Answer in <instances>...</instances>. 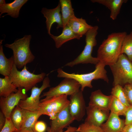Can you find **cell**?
I'll return each instance as SVG.
<instances>
[{
  "instance_id": "obj_1",
  "label": "cell",
  "mask_w": 132,
  "mask_h": 132,
  "mask_svg": "<svg viewBox=\"0 0 132 132\" xmlns=\"http://www.w3.org/2000/svg\"><path fill=\"white\" fill-rule=\"evenodd\" d=\"M127 34L124 32L109 34L98 50L97 57L99 61L105 65L110 66L115 63L121 54L123 42Z\"/></svg>"
},
{
  "instance_id": "obj_2",
  "label": "cell",
  "mask_w": 132,
  "mask_h": 132,
  "mask_svg": "<svg viewBox=\"0 0 132 132\" xmlns=\"http://www.w3.org/2000/svg\"><path fill=\"white\" fill-rule=\"evenodd\" d=\"M31 38V35H26L11 44L5 45V47L12 50L14 63L17 68H23L27 64L33 62L35 58L30 48Z\"/></svg>"
},
{
  "instance_id": "obj_3",
  "label": "cell",
  "mask_w": 132,
  "mask_h": 132,
  "mask_svg": "<svg viewBox=\"0 0 132 132\" xmlns=\"http://www.w3.org/2000/svg\"><path fill=\"white\" fill-rule=\"evenodd\" d=\"M105 65L99 61L95 66V69L93 72L84 74L69 73L64 71L61 68L57 70V77H59L68 78L76 80L81 86L80 89L82 92L85 88L92 87V81L94 80L101 79L108 83L109 80L107 75V71L105 68Z\"/></svg>"
},
{
  "instance_id": "obj_4",
  "label": "cell",
  "mask_w": 132,
  "mask_h": 132,
  "mask_svg": "<svg viewBox=\"0 0 132 132\" xmlns=\"http://www.w3.org/2000/svg\"><path fill=\"white\" fill-rule=\"evenodd\" d=\"M45 75L44 73L38 74L31 73L27 70L26 66L21 71H19L14 64L9 77L11 82L17 88H23L27 92L43 81Z\"/></svg>"
},
{
  "instance_id": "obj_5",
  "label": "cell",
  "mask_w": 132,
  "mask_h": 132,
  "mask_svg": "<svg viewBox=\"0 0 132 132\" xmlns=\"http://www.w3.org/2000/svg\"><path fill=\"white\" fill-rule=\"evenodd\" d=\"M109 66L113 77L114 86L132 84V62L124 54H121L117 62Z\"/></svg>"
},
{
  "instance_id": "obj_6",
  "label": "cell",
  "mask_w": 132,
  "mask_h": 132,
  "mask_svg": "<svg viewBox=\"0 0 132 132\" xmlns=\"http://www.w3.org/2000/svg\"><path fill=\"white\" fill-rule=\"evenodd\" d=\"M98 29V26H95L87 32L85 34L86 45L83 50L76 59L67 63L65 66L72 67L80 64L90 63L96 65L99 61L97 57H93L91 55L93 48L97 44L96 37Z\"/></svg>"
},
{
  "instance_id": "obj_7",
  "label": "cell",
  "mask_w": 132,
  "mask_h": 132,
  "mask_svg": "<svg viewBox=\"0 0 132 132\" xmlns=\"http://www.w3.org/2000/svg\"><path fill=\"white\" fill-rule=\"evenodd\" d=\"M66 95L54 96L40 100L38 110L42 115L49 116L51 120L57 114L68 106L69 100Z\"/></svg>"
},
{
  "instance_id": "obj_8",
  "label": "cell",
  "mask_w": 132,
  "mask_h": 132,
  "mask_svg": "<svg viewBox=\"0 0 132 132\" xmlns=\"http://www.w3.org/2000/svg\"><path fill=\"white\" fill-rule=\"evenodd\" d=\"M81 86L75 79L65 78L56 86L50 88L47 91L44 92L40 97L47 99L57 96L66 95L71 96L79 89Z\"/></svg>"
},
{
  "instance_id": "obj_9",
  "label": "cell",
  "mask_w": 132,
  "mask_h": 132,
  "mask_svg": "<svg viewBox=\"0 0 132 132\" xmlns=\"http://www.w3.org/2000/svg\"><path fill=\"white\" fill-rule=\"evenodd\" d=\"M43 81L42 84L40 87L35 86L32 88L30 97L20 101L18 105L22 109L32 111L38 110L41 93L45 89L50 86V80L48 76L45 77Z\"/></svg>"
},
{
  "instance_id": "obj_10",
  "label": "cell",
  "mask_w": 132,
  "mask_h": 132,
  "mask_svg": "<svg viewBox=\"0 0 132 132\" xmlns=\"http://www.w3.org/2000/svg\"><path fill=\"white\" fill-rule=\"evenodd\" d=\"M18 91L16 93H13L6 97H0V111L6 118L10 117L12 110L18 105L20 101L28 97L23 88H18Z\"/></svg>"
},
{
  "instance_id": "obj_11",
  "label": "cell",
  "mask_w": 132,
  "mask_h": 132,
  "mask_svg": "<svg viewBox=\"0 0 132 132\" xmlns=\"http://www.w3.org/2000/svg\"><path fill=\"white\" fill-rule=\"evenodd\" d=\"M69 110L71 116L75 120L80 121L84 116L87 107L80 89L70 96Z\"/></svg>"
},
{
  "instance_id": "obj_12",
  "label": "cell",
  "mask_w": 132,
  "mask_h": 132,
  "mask_svg": "<svg viewBox=\"0 0 132 132\" xmlns=\"http://www.w3.org/2000/svg\"><path fill=\"white\" fill-rule=\"evenodd\" d=\"M109 112V111L88 105L86 107L87 117L84 122L100 127L109 118L110 114Z\"/></svg>"
},
{
  "instance_id": "obj_13",
  "label": "cell",
  "mask_w": 132,
  "mask_h": 132,
  "mask_svg": "<svg viewBox=\"0 0 132 132\" xmlns=\"http://www.w3.org/2000/svg\"><path fill=\"white\" fill-rule=\"evenodd\" d=\"M74 120L70 113L68 106L58 113L55 118L51 120L50 127L47 128L51 132H58L69 126Z\"/></svg>"
},
{
  "instance_id": "obj_14",
  "label": "cell",
  "mask_w": 132,
  "mask_h": 132,
  "mask_svg": "<svg viewBox=\"0 0 132 132\" xmlns=\"http://www.w3.org/2000/svg\"><path fill=\"white\" fill-rule=\"evenodd\" d=\"M61 5L59 3L55 8L51 9H48L43 8L41 12L46 18L45 23L47 33L50 36L52 34L50 32L51 27L53 24L55 23L57 24V29L60 28H63V23L62 15L60 13Z\"/></svg>"
},
{
  "instance_id": "obj_15",
  "label": "cell",
  "mask_w": 132,
  "mask_h": 132,
  "mask_svg": "<svg viewBox=\"0 0 132 132\" xmlns=\"http://www.w3.org/2000/svg\"><path fill=\"white\" fill-rule=\"evenodd\" d=\"M125 125V120L111 112L106 121L100 126L103 132H121Z\"/></svg>"
},
{
  "instance_id": "obj_16",
  "label": "cell",
  "mask_w": 132,
  "mask_h": 132,
  "mask_svg": "<svg viewBox=\"0 0 132 132\" xmlns=\"http://www.w3.org/2000/svg\"><path fill=\"white\" fill-rule=\"evenodd\" d=\"M112 96L103 94L100 89L92 92L89 98L88 105L110 111V105Z\"/></svg>"
},
{
  "instance_id": "obj_17",
  "label": "cell",
  "mask_w": 132,
  "mask_h": 132,
  "mask_svg": "<svg viewBox=\"0 0 132 132\" xmlns=\"http://www.w3.org/2000/svg\"><path fill=\"white\" fill-rule=\"evenodd\" d=\"M28 1V0H15L12 2L0 5V16L4 13L7 14L3 16L9 15L14 18H18L22 7Z\"/></svg>"
},
{
  "instance_id": "obj_18",
  "label": "cell",
  "mask_w": 132,
  "mask_h": 132,
  "mask_svg": "<svg viewBox=\"0 0 132 132\" xmlns=\"http://www.w3.org/2000/svg\"><path fill=\"white\" fill-rule=\"evenodd\" d=\"M67 25L75 33L82 36L93 27L88 24L85 19L77 18L75 15L70 18Z\"/></svg>"
},
{
  "instance_id": "obj_19",
  "label": "cell",
  "mask_w": 132,
  "mask_h": 132,
  "mask_svg": "<svg viewBox=\"0 0 132 132\" xmlns=\"http://www.w3.org/2000/svg\"><path fill=\"white\" fill-rule=\"evenodd\" d=\"M22 121L20 129L34 130L35 124L41 114L38 110L32 111L22 109Z\"/></svg>"
},
{
  "instance_id": "obj_20",
  "label": "cell",
  "mask_w": 132,
  "mask_h": 132,
  "mask_svg": "<svg viewBox=\"0 0 132 132\" xmlns=\"http://www.w3.org/2000/svg\"><path fill=\"white\" fill-rule=\"evenodd\" d=\"M93 3H97L103 5L110 11V18L116 20L119 14L122 4L126 3L127 0H91Z\"/></svg>"
},
{
  "instance_id": "obj_21",
  "label": "cell",
  "mask_w": 132,
  "mask_h": 132,
  "mask_svg": "<svg viewBox=\"0 0 132 132\" xmlns=\"http://www.w3.org/2000/svg\"><path fill=\"white\" fill-rule=\"evenodd\" d=\"M82 37L74 32L67 25L63 28L62 32L59 35L55 36L53 35L51 36L55 42L56 47L57 48L69 41L75 39H79Z\"/></svg>"
},
{
  "instance_id": "obj_22",
  "label": "cell",
  "mask_w": 132,
  "mask_h": 132,
  "mask_svg": "<svg viewBox=\"0 0 132 132\" xmlns=\"http://www.w3.org/2000/svg\"><path fill=\"white\" fill-rule=\"evenodd\" d=\"M2 40L0 42V74L4 77L9 76L14 64L13 56L7 58L3 52L2 45Z\"/></svg>"
},
{
  "instance_id": "obj_23",
  "label": "cell",
  "mask_w": 132,
  "mask_h": 132,
  "mask_svg": "<svg viewBox=\"0 0 132 132\" xmlns=\"http://www.w3.org/2000/svg\"><path fill=\"white\" fill-rule=\"evenodd\" d=\"M16 87L11 81L9 76L0 78V96L6 97L18 91Z\"/></svg>"
},
{
  "instance_id": "obj_24",
  "label": "cell",
  "mask_w": 132,
  "mask_h": 132,
  "mask_svg": "<svg viewBox=\"0 0 132 132\" xmlns=\"http://www.w3.org/2000/svg\"><path fill=\"white\" fill-rule=\"evenodd\" d=\"M61 11L63 23V28L66 25L70 18L74 15L70 0H60Z\"/></svg>"
},
{
  "instance_id": "obj_25",
  "label": "cell",
  "mask_w": 132,
  "mask_h": 132,
  "mask_svg": "<svg viewBox=\"0 0 132 132\" xmlns=\"http://www.w3.org/2000/svg\"><path fill=\"white\" fill-rule=\"evenodd\" d=\"M127 107L116 97L112 96L109 108L111 112L119 116H125Z\"/></svg>"
},
{
  "instance_id": "obj_26",
  "label": "cell",
  "mask_w": 132,
  "mask_h": 132,
  "mask_svg": "<svg viewBox=\"0 0 132 132\" xmlns=\"http://www.w3.org/2000/svg\"><path fill=\"white\" fill-rule=\"evenodd\" d=\"M125 54L132 62V32L125 37L122 46L121 54Z\"/></svg>"
},
{
  "instance_id": "obj_27",
  "label": "cell",
  "mask_w": 132,
  "mask_h": 132,
  "mask_svg": "<svg viewBox=\"0 0 132 132\" xmlns=\"http://www.w3.org/2000/svg\"><path fill=\"white\" fill-rule=\"evenodd\" d=\"M10 117L16 128L20 129L22 121V109L18 105L17 106L12 110Z\"/></svg>"
},
{
  "instance_id": "obj_28",
  "label": "cell",
  "mask_w": 132,
  "mask_h": 132,
  "mask_svg": "<svg viewBox=\"0 0 132 132\" xmlns=\"http://www.w3.org/2000/svg\"><path fill=\"white\" fill-rule=\"evenodd\" d=\"M111 94L127 107L130 105L122 86L117 85L114 86L112 89Z\"/></svg>"
},
{
  "instance_id": "obj_29",
  "label": "cell",
  "mask_w": 132,
  "mask_h": 132,
  "mask_svg": "<svg viewBox=\"0 0 132 132\" xmlns=\"http://www.w3.org/2000/svg\"><path fill=\"white\" fill-rule=\"evenodd\" d=\"M76 132H103L100 127L84 122L80 124Z\"/></svg>"
},
{
  "instance_id": "obj_30",
  "label": "cell",
  "mask_w": 132,
  "mask_h": 132,
  "mask_svg": "<svg viewBox=\"0 0 132 132\" xmlns=\"http://www.w3.org/2000/svg\"><path fill=\"white\" fill-rule=\"evenodd\" d=\"M18 130L12 121L10 117L6 118V121L0 132H13Z\"/></svg>"
},
{
  "instance_id": "obj_31",
  "label": "cell",
  "mask_w": 132,
  "mask_h": 132,
  "mask_svg": "<svg viewBox=\"0 0 132 132\" xmlns=\"http://www.w3.org/2000/svg\"><path fill=\"white\" fill-rule=\"evenodd\" d=\"M123 88L129 103L132 105V84H127Z\"/></svg>"
},
{
  "instance_id": "obj_32",
  "label": "cell",
  "mask_w": 132,
  "mask_h": 132,
  "mask_svg": "<svg viewBox=\"0 0 132 132\" xmlns=\"http://www.w3.org/2000/svg\"><path fill=\"white\" fill-rule=\"evenodd\" d=\"M47 129L46 123L42 121H37L34 128V130L36 132H45Z\"/></svg>"
},
{
  "instance_id": "obj_33",
  "label": "cell",
  "mask_w": 132,
  "mask_h": 132,
  "mask_svg": "<svg viewBox=\"0 0 132 132\" xmlns=\"http://www.w3.org/2000/svg\"><path fill=\"white\" fill-rule=\"evenodd\" d=\"M125 116V125L132 122V105L127 107Z\"/></svg>"
},
{
  "instance_id": "obj_34",
  "label": "cell",
  "mask_w": 132,
  "mask_h": 132,
  "mask_svg": "<svg viewBox=\"0 0 132 132\" xmlns=\"http://www.w3.org/2000/svg\"><path fill=\"white\" fill-rule=\"evenodd\" d=\"M6 118L4 114L1 111H0V131L4 126L5 121Z\"/></svg>"
},
{
  "instance_id": "obj_35",
  "label": "cell",
  "mask_w": 132,
  "mask_h": 132,
  "mask_svg": "<svg viewBox=\"0 0 132 132\" xmlns=\"http://www.w3.org/2000/svg\"><path fill=\"white\" fill-rule=\"evenodd\" d=\"M77 128L75 127L69 126L67 127V129L65 131H63V130H62L58 132H76ZM46 131L47 132H51L48 128H47Z\"/></svg>"
},
{
  "instance_id": "obj_36",
  "label": "cell",
  "mask_w": 132,
  "mask_h": 132,
  "mask_svg": "<svg viewBox=\"0 0 132 132\" xmlns=\"http://www.w3.org/2000/svg\"><path fill=\"white\" fill-rule=\"evenodd\" d=\"M122 131L123 132H132V122L125 125Z\"/></svg>"
},
{
  "instance_id": "obj_37",
  "label": "cell",
  "mask_w": 132,
  "mask_h": 132,
  "mask_svg": "<svg viewBox=\"0 0 132 132\" xmlns=\"http://www.w3.org/2000/svg\"><path fill=\"white\" fill-rule=\"evenodd\" d=\"M13 132H36L34 130L20 129Z\"/></svg>"
},
{
  "instance_id": "obj_38",
  "label": "cell",
  "mask_w": 132,
  "mask_h": 132,
  "mask_svg": "<svg viewBox=\"0 0 132 132\" xmlns=\"http://www.w3.org/2000/svg\"><path fill=\"white\" fill-rule=\"evenodd\" d=\"M6 3L5 1L4 0H0V5H3Z\"/></svg>"
},
{
  "instance_id": "obj_39",
  "label": "cell",
  "mask_w": 132,
  "mask_h": 132,
  "mask_svg": "<svg viewBox=\"0 0 132 132\" xmlns=\"http://www.w3.org/2000/svg\"><path fill=\"white\" fill-rule=\"evenodd\" d=\"M123 132L122 131V132Z\"/></svg>"
}]
</instances>
